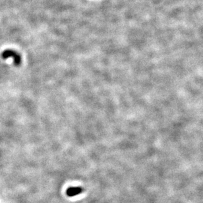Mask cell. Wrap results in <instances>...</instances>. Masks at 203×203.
Masks as SVG:
<instances>
[{
  "instance_id": "cell-1",
  "label": "cell",
  "mask_w": 203,
  "mask_h": 203,
  "mask_svg": "<svg viewBox=\"0 0 203 203\" xmlns=\"http://www.w3.org/2000/svg\"><path fill=\"white\" fill-rule=\"evenodd\" d=\"M2 58L3 59H7L9 58H13L15 61V64L16 65H19L20 63V56L19 54L15 52L13 50H7L4 51L2 54Z\"/></svg>"
},
{
  "instance_id": "cell-2",
  "label": "cell",
  "mask_w": 203,
  "mask_h": 203,
  "mask_svg": "<svg viewBox=\"0 0 203 203\" xmlns=\"http://www.w3.org/2000/svg\"><path fill=\"white\" fill-rule=\"evenodd\" d=\"M82 192V189L81 187H71L67 189L66 193L69 196H75L81 194Z\"/></svg>"
}]
</instances>
